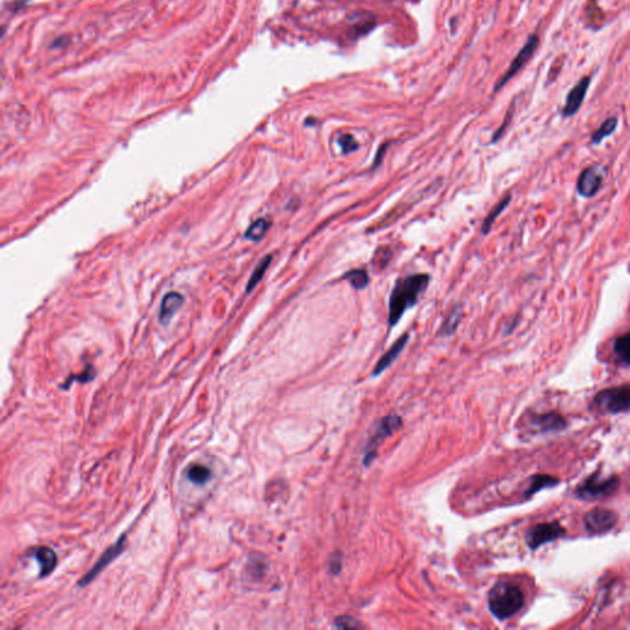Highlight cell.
Listing matches in <instances>:
<instances>
[{
	"instance_id": "1",
	"label": "cell",
	"mask_w": 630,
	"mask_h": 630,
	"mask_svg": "<svg viewBox=\"0 0 630 630\" xmlns=\"http://www.w3.org/2000/svg\"><path fill=\"white\" fill-rule=\"evenodd\" d=\"M430 276L415 274L397 281L389 297L388 324L395 326L404 313L416 304L418 297L428 288Z\"/></svg>"
},
{
	"instance_id": "2",
	"label": "cell",
	"mask_w": 630,
	"mask_h": 630,
	"mask_svg": "<svg viewBox=\"0 0 630 630\" xmlns=\"http://www.w3.org/2000/svg\"><path fill=\"white\" fill-rule=\"evenodd\" d=\"M489 610L497 619L506 620L517 615L525 605V595L512 582H499L489 592Z\"/></svg>"
},
{
	"instance_id": "3",
	"label": "cell",
	"mask_w": 630,
	"mask_h": 630,
	"mask_svg": "<svg viewBox=\"0 0 630 630\" xmlns=\"http://www.w3.org/2000/svg\"><path fill=\"white\" fill-rule=\"evenodd\" d=\"M619 484V477L617 475L603 477L600 472H595L576 487L574 494L580 500L589 501L612 495L618 489Z\"/></svg>"
},
{
	"instance_id": "4",
	"label": "cell",
	"mask_w": 630,
	"mask_h": 630,
	"mask_svg": "<svg viewBox=\"0 0 630 630\" xmlns=\"http://www.w3.org/2000/svg\"><path fill=\"white\" fill-rule=\"evenodd\" d=\"M597 408L608 413H622L630 411V387H615L600 390L595 397Z\"/></svg>"
},
{
	"instance_id": "5",
	"label": "cell",
	"mask_w": 630,
	"mask_h": 630,
	"mask_svg": "<svg viewBox=\"0 0 630 630\" xmlns=\"http://www.w3.org/2000/svg\"><path fill=\"white\" fill-rule=\"evenodd\" d=\"M401 425H403V420L398 415H389L379 423L372 437L364 448V464L366 467H369L373 462L374 458L377 457L379 446L383 443L384 439L392 436L395 431H398L399 428H401Z\"/></svg>"
},
{
	"instance_id": "6",
	"label": "cell",
	"mask_w": 630,
	"mask_h": 630,
	"mask_svg": "<svg viewBox=\"0 0 630 630\" xmlns=\"http://www.w3.org/2000/svg\"><path fill=\"white\" fill-rule=\"evenodd\" d=\"M565 527L561 526L559 522H544L532 527L527 532L526 543L531 551H536L538 548L546 546V543L558 541L565 536Z\"/></svg>"
},
{
	"instance_id": "7",
	"label": "cell",
	"mask_w": 630,
	"mask_h": 630,
	"mask_svg": "<svg viewBox=\"0 0 630 630\" xmlns=\"http://www.w3.org/2000/svg\"><path fill=\"white\" fill-rule=\"evenodd\" d=\"M617 523H618V515L612 510L600 507L591 510L584 517L585 529L592 536L605 534L607 532L612 531L617 526Z\"/></svg>"
},
{
	"instance_id": "8",
	"label": "cell",
	"mask_w": 630,
	"mask_h": 630,
	"mask_svg": "<svg viewBox=\"0 0 630 630\" xmlns=\"http://www.w3.org/2000/svg\"><path fill=\"white\" fill-rule=\"evenodd\" d=\"M538 46H539V37L536 34H531L527 39L526 44L522 47L521 51L518 52L515 59L512 60V63L510 64L506 73L503 74L501 79L499 80V83L495 86V91H499L500 89L503 88L517 73L521 72L523 67L531 60L533 54L538 49Z\"/></svg>"
},
{
	"instance_id": "9",
	"label": "cell",
	"mask_w": 630,
	"mask_h": 630,
	"mask_svg": "<svg viewBox=\"0 0 630 630\" xmlns=\"http://www.w3.org/2000/svg\"><path fill=\"white\" fill-rule=\"evenodd\" d=\"M605 175V170L600 165L587 167L581 172L579 181H577V191L581 196L586 197V198L595 196L602 186Z\"/></svg>"
},
{
	"instance_id": "10",
	"label": "cell",
	"mask_w": 630,
	"mask_h": 630,
	"mask_svg": "<svg viewBox=\"0 0 630 630\" xmlns=\"http://www.w3.org/2000/svg\"><path fill=\"white\" fill-rule=\"evenodd\" d=\"M124 546H126V536L123 534L121 536V538L118 539L113 546H110L108 549L103 551L101 556L98 558V560L96 561V564L91 567V570L89 571L86 575L84 576L82 580L79 581L78 585L80 586H86L91 582V581L96 577V576L101 572V571L106 567V566L113 560V559H116L121 553H122L123 549H124Z\"/></svg>"
},
{
	"instance_id": "11",
	"label": "cell",
	"mask_w": 630,
	"mask_h": 630,
	"mask_svg": "<svg viewBox=\"0 0 630 630\" xmlns=\"http://www.w3.org/2000/svg\"><path fill=\"white\" fill-rule=\"evenodd\" d=\"M590 83L591 77H584V78L579 80V83L576 84L574 88L571 89L569 94H567V98H566L565 106L561 111L564 117L574 116L580 110L581 105L585 100L586 94H587V90H589Z\"/></svg>"
},
{
	"instance_id": "12",
	"label": "cell",
	"mask_w": 630,
	"mask_h": 630,
	"mask_svg": "<svg viewBox=\"0 0 630 630\" xmlns=\"http://www.w3.org/2000/svg\"><path fill=\"white\" fill-rule=\"evenodd\" d=\"M532 423L536 426L541 432H559L567 426L565 418L556 411L536 415Z\"/></svg>"
},
{
	"instance_id": "13",
	"label": "cell",
	"mask_w": 630,
	"mask_h": 630,
	"mask_svg": "<svg viewBox=\"0 0 630 630\" xmlns=\"http://www.w3.org/2000/svg\"><path fill=\"white\" fill-rule=\"evenodd\" d=\"M409 341V334H404L403 336H400L393 345H392V347L385 352V354L382 356V359H379L377 364H375V367H374L373 372H372V375H379V374L384 372L385 369L388 368L390 364H393L395 359H398L399 354H401V351H403L404 347H405V345L408 344Z\"/></svg>"
},
{
	"instance_id": "14",
	"label": "cell",
	"mask_w": 630,
	"mask_h": 630,
	"mask_svg": "<svg viewBox=\"0 0 630 630\" xmlns=\"http://www.w3.org/2000/svg\"><path fill=\"white\" fill-rule=\"evenodd\" d=\"M184 305V297L177 292H169L164 295L159 311V320L162 324H167L174 315Z\"/></svg>"
},
{
	"instance_id": "15",
	"label": "cell",
	"mask_w": 630,
	"mask_h": 630,
	"mask_svg": "<svg viewBox=\"0 0 630 630\" xmlns=\"http://www.w3.org/2000/svg\"><path fill=\"white\" fill-rule=\"evenodd\" d=\"M34 558L39 562V576L46 577L49 576L54 567L57 566V554L49 546H39L34 551Z\"/></svg>"
},
{
	"instance_id": "16",
	"label": "cell",
	"mask_w": 630,
	"mask_h": 630,
	"mask_svg": "<svg viewBox=\"0 0 630 630\" xmlns=\"http://www.w3.org/2000/svg\"><path fill=\"white\" fill-rule=\"evenodd\" d=\"M559 482H560V480H559L558 477H553V475H548V474H536V475H533V477H531L529 487H527V490L525 491V497L528 499V497L533 496L534 494L541 491L543 489L556 487Z\"/></svg>"
},
{
	"instance_id": "17",
	"label": "cell",
	"mask_w": 630,
	"mask_h": 630,
	"mask_svg": "<svg viewBox=\"0 0 630 630\" xmlns=\"http://www.w3.org/2000/svg\"><path fill=\"white\" fill-rule=\"evenodd\" d=\"M463 316L462 305H456L449 313L446 320L443 321L442 326L439 329V336H451L456 333L458 325L461 323Z\"/></svg>"
},
{
	"instance_id": "18",
	"label": "cell",
	"mask_w": 630,
	"mask_h": 630,
	"mask_svg": "<svg viewBox=\"0 0 630 630\" xmlns=\"http://www.w3.org/2000/svg\"><path fill=\"white\" fill-rule=\"evenodd\" d=\"M613 351L620 364L630 366V333L622 335L615 340Z\"/></svg>"
},
{
	"instance_id": "19",
	"label": "cell",
	"mask_w": 630,
	"mask_h": 630,
	"mask_svg": "<svg viewBox=\"0 0 630 630\" xmlns=\"http://www.w3.org/2000/svg\"><path fill=\"white\" fill-rule=\"evenodd\" d=\"M271 221L266 218H259L255 221H252L249 228L246 229L245 238L248 240L259 241L266 236L267 231L270 229Z\"/></svg>"
},
{
	"instance_id": "20",
	"label": "cell",
	"mask_w": 630,
	"mask_h": 630,
	"mask_svg": "<svg viewBox=\"0 0 630 630\" xmlns=\"http://www.w3.org/2000/svg\"><path fill=\"white\" fill-rule=\"evenodd\" d=\"M345 281H347L354 290H364L369 285V276L367 271L364 269H354V270L345 272L342 276Z\"/></svg>"
},
{
	"instance_id": "21",
	"label": "cell",
	"mask_w": 630,
	"mask_h": 630,
	"mask_svg": "<svg viewBox=\"0 0 630 630\" xmlns=\"http://www.w3.org/2000/svg\"><path fill=\"white\" fill-rule=\"evenodd\" d=\"M186 477L193 484L203 485L211 479V469L202 464H192L186 470Z\"/></svg>"
},
{
	"instance_id": "22",
	"label": "cell",
	"mask_w": 630,
	"mask_h": 630,
	"mask_svg": "<svg viewBox=\"0 0 630 630\" xmlns=\"http://www.w3.org/2000/svg\"><path fill=\"white\" fill-rule=\"evenodd\" d=\"M510 201H511V195H506V196L502 198L501 201L497 202L496 206L494 207L491 211L489 212L487 218L482 221V234H487V233L490 231L492 224H494V221H496L497 217L500 216L502 211L508 206Z\"/></svg>"
},
{
	"instance_id": "23",
	"label": "cell",
	"mask_w": 630,
	"mask_h": 630,
	"mask_svg": "<svg viewBox=\"0 0 630 630\" xmlns=\"http://www.w3.org/2000/svg\"><path fill=\"white\" fill-rule=\"evenodd\" d=\"M271 261H272V255H266L265 257L261 259L259 265L256 266L255 270L252 272L250 280L248 282V285H246V292L248 293H250L251 290H254L256 285L260 283L262 277L265 276L266 271L270 267Z\"/></svg>"
},
{
	"instance_id": "24",
	"label": "cell",
	"mask_w": 630,
	"mask_h": 630,
	"mask_svg": "<svg viewBox=\"0 0 630 630\" xmlns=\"http://www.w3.org/2000/svg\"><path fill=\"white\" fill-rule=\"evenodd\" d=\"M617 126H618V118L617 117H610L605 120V122L600 124V127L593 134H592V138H591V141L593 144H600L603 139H605L607 137H610V134H613L615 133V129H617Z\"/></svg>"
},
{
	"instance_id": "25",
	"label": "cell",
	"mask_w": 630,
	"mask_h": 630,
	"mask_svg": "<svg viewBox=\"0 0 630 630\" xmlns=\"http://www.w3.org/2000/svg\"><path fill=\"white\" fill-rule=\"evenodd\" d=\"M586 19L589 21L591 27H595V29H598L605 21V15L598 8V5L596 4L595 0H590L586 6Z\"/></svg>"
},
{
	"instance_id": "26",
	"label": "cell",
	"mask_w": 630,
	"mask_h": 630,
	"mask_svg": "<svg viewBox=\"0 0 630 630\" xmlns=\"http://www.w3.org/2000/svg\"><path fill=\"white\" fill-rule=\"evenodd\" d=\"M339 146L344 154L354 152L359 149V143L354 139L352 134H342L339 138Z\"/></svg>"
},
{
	"instance_id": "27",
	"label": "cell",
	"mask_w": 630,
	"mask_h": 630,
	"mask_svg": "<svg viewBox=\"0 0 630 630\" xmlns=\"http://www.w3.org/2000/svg\"><path fill=\"white\" fill-rule=\"evenodd\" d=\"M335 626L341 628V629H359V628H362L361 623H359L352 617H349V615L340 617V618L335 620Z\"/></svg>"
},
{
	"instance_id": "28",
	"label": "cell",
	"mask_w": 630,
	"mask_h": 630,
	"mask_svg": "<svg viewBox=\"0 0 630 630\" xmlns=\"http://www.w3.org/2000/svg\"><path fill=\"white\" fill-rule=\"evenodd\" d=\"M94 377H95V372H94L93 367H88V368L84 371L83 373L79 374L77 377H72V378L68 379V380L64 383L67 384V385H64L63 388H67L68 385H70V383L73 382L74 379H77L79 382H89V380H91Z\"/></svg>"
},
{
	"instance_id": "29",
	"label": "cell",
	"mask_w": 630,
	"mask_h": 630,
	"mask_svg": "<svg viewBox=\"0 0 630 630\" xmlns=\"http://www.w3.org/2000/svg\"><path fill=\"white\" fill-rule=\"evenodd\" d=\"M385 148H387V146H382V147H380V149H379L378 154H377V157H375V159H374L373 167H377V165H378V164H380V162H382V157H383L384 152H385Z\"/></svg>"
}]
</instances>
